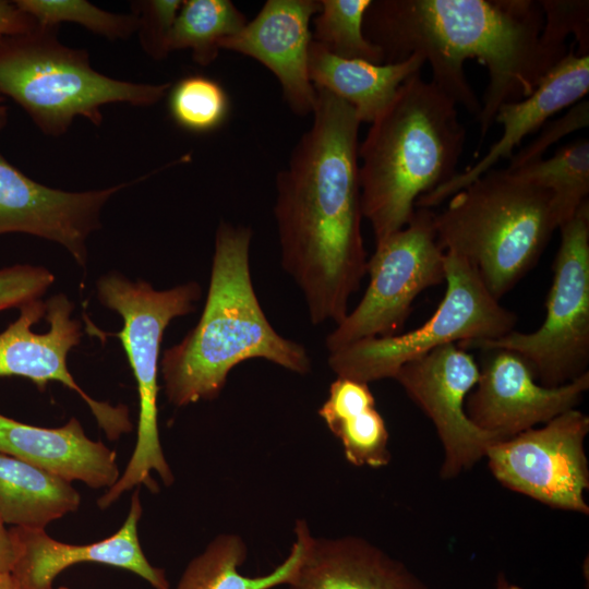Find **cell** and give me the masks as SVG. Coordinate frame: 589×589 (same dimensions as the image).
Wrapping results in <instances>:
<instances>
[{"label":"cell","mask_w":589,"mask_h":589,"mask_svg":"<svg viewBox=\"0 0 589 589\" xmlns=\"http://www.w3.org/2000/svg\"><path fill=\"white\" fill-rule=\"evenodd\" d=\"M7 122L8 111L1 112L0 133ZM151 175L105 189L69 192L33 180L0 152V235L26 233L59 243L85 269L86 241L100 228L104 205Z\"/></svg>","instance_id":"cell-14"},{"label":"cell","mask_w":589,"mask_h":589,"mask_svg":"<svg viewBox=\"0 0 589 589\" xmlns=\"http://www.w3.org/2000/svg\"><path fill=\"white\" fill-rule=\"evenodd\" d=\"M480 376V366L457 344L438 347L404 364L394 376L409 398L431 419L444 449L443 479L456 478L485 457L500 440L478 429L465 402Z\"/></svg>","instance_id":"cell-13"},{"label":"cell","mask_w":589,"mask_h":589,"mask_svg":"<svg viewBox=\"0 0 589 589\" xmlns=\"http://www.w3.org/2000/svg\"><path fill=\"white\" fill-rule=\"evenodd\" d=\"M37 22L14 1L0 0V37L31 32Z\"/></svg>","instance_id":"cell-34"},{"label":"cell","mask_w":589,"mask_h":589,"mask_svg":"<svg viewBox=\"0 0 589 589\" xmlns=\"http://www.w3.org/2000/svg\"><path fill=\"white\" fill-rule=\"evenodd\" d=\"M425 63L420 55L375 64L335 56L315 41L309 49V76L316 88L325 89L349 104L362 122L372 123L388 106L399 86Z\"/></svg>","instance_id":"cell-21"},{"label":"cell","mask_w":589,"mask_h":589,"mask_svg":"<svg viewBox=\"0 0 589 589\" xmlns=\"http://www.w3.org/2000/svg\"><path fill=\"white\" fill-rule=\"evenodd\" d=\"M143 508L140 489L133 492L128 516L110 537L88 544H69L51 538L46 530L10 528L19 555L11 576L16 589H53L55 578L70 566L99 563L130 570L154 589H170L165 570L146 558L139 539Z\"/></svg>","instance_id":"cell-17"},{"label":"cell","mask_w":589,"mask_h":589,"mask_svg":"<svg viewBox=\"0 0 589 589\" xmlns=\"http://www.w3.org/2000/svg\"><path fill=\"white\" fill-rule=\"evenodd\" d=\"M168 110L180 128L208 133L226 122L230 101L220 83L205 75L190 74L171 84Z\"/></svg>","instance_id":"cell-28"},{"label":"cell","mask_w":589,"mask_h":589,"mask_svg":"<svg viewBox=\"0 0 589 589\" xmlns=\"http://www.w3.org/2000/svg\"><path fill=\"white\" fill-rule=\"evenodd\" d=\"M19 549L11 529L0 518V574H11L16 563Z\"/></svg>","instance_id":"cell-35"},{"label":"cell","mask_w":589,"mask_h":589,"mask_svg":"<svg viewBox=\"0 0 589 589\" xmlns=\"http://www.w3.org/2000/svg\"><path fill=\"white\" fill-rule=\"evenodd\" d=\"M433 215L418 208L402 229L376 243L366 263L369 286L358 305L327 335L328 353L362 339L396 335L414 299L445 281V252L436 240Z\"/></svg>","instance_id":"cell-10"},{"label":"cell","mask_w":589,"mask_h":589,"mask_svg":"<svg viewBox=\"0 0 589 589\" xmlns=\"http://www.w3.org/2000/svg\"><path fill=\"white\" fill-rule=\"evenodd\" d=\"M53 281L55 275L44 266L16 264L0 268V312L40 299Z\"/></svg>","instance_id":"cell-32"},{"label":"cell","mask_w":589,"mask_h":589,"mask_svg":"<svg viewBox=\"0 0 589 589\" xmlns=\"http://www.w3.org/2000/svg\"><path fill=\"white\" fill-rule=\"evenodd\" d=\"M0 589H16L11 574H0Z\"/></svg>","instance_id":"cell-36"},{"label":"cell","mask_w":589,"mask_h":589,"mask_svg":"<svg viewBox=\"0 0 589 589\" xmlns=\"http://www.w3.org/2000/svg\"><path fill=\"white\" fill-rule=\"evenodd\" d=\"M251 239L245 226L221 221L216 229L202 315L159 362L165 395L176 407L216 399L229 372L249 359H265L300 375L311 371L305 347L279 335L261 306L250 272Z\"/></svg>","instance_id":"cell-3"},{"label":"cell","mask_w":589,"mask_h":589,"mask_svg":"<svg viewBox=\"0 0 589 589\" xmlns=\"http://www.w3.org/2000/svg\"><path fill=\"white\" fill-rule=\"evenodd\" d=\"M480 376L465 402L469 420L500 441L510 438L575 409L589 388V371L556 387L539 384L517 352L482 350Z\"/></svg>","instance_id":"cell-15"},{"label":"cell","mask_w":589,"mask_h":589,"mask_svg":"<svg viewBox=\"0 0 589 589\" xmlns=\"http://www.w3.org/2000/svg\"><path fill=\"white\" fill-rule=\"evenodd\" d=\"M310 128L276 176L274 217L281 266L312 324L340 323L366 274L361 233L359 121L353 108L316 88Z\"/></svg>","instance_id":"cell-2"},{"label":"cell","mask_w":589,"mask_h":589,"mask_svg":"<svg viewBox=\"0 0 589 589\" xmlns=\"http://www.w3.org/2000/svg\"><path fill=\"white\" fill-rule=\"evenodd\" d=\"M553 281L542 325L532 333L515 329L495 339L457 344L462 349H508L530 365L546 387L564 385L588 372L589 364V202L561 227Z\"/></svg>","instance_id":"cell-9"},{"label":"cell","mask_w":589,"mask_h":589,"mask_svg":"<svg viewBox=\"0 0 589 589\" xmlns=\"http://www.w3.org/2000/svg\"><path fill=\"white\" fill-rule=\"evenodd\" d=\"M445 294L433 315L401 335L366 338L328 354L337 375L366 383L394 378L404 364L432 350L472 340L495 339L515 329L517 316L502 306L473 267L445 252Z\"/></svg>","instance_id":"cell-8"},{"label":"cell","mask_w":589,"mask_h":589,"mask_svg":"<svg viewBox=\"0 0 589 589\" xmlns=\"http://www.w3.org/2000/svg\"><path fill=\"white\" fill-rule=\"evenodd\" d=\"M39 26L59 28L61 23H75L110 40L128 39L137 31V16L131 12L105 11L85 0H15Z\"/></svg>","instance_id":"cell-29"},{"label":"cell","mask_w":589,"mask_h":589,"mask_svg":"<svg viewBox=\"0 0 589 589\" xmlns=\"http://www.w3.org/2000/svg\"><path fill=\"white\" fill-rule=\"evenodd\" d=\"M318 416L341 442L350 464L380 468L389 462L388 431L369 384L337 377Z\"/></svg>","instance_id":"cell-23"},{"label":"cell","mask_w":589,"mask_h":589,"mask_svg":"<svg viewBox=\"0 0 589 589\" xmlns=\"http://www.w3.org/2000/svg\"><path fill=\"white\" fill-rule=\"evenodd\" d=\"M371 1L321 0L313 20L312 40L335 56L383 64L381 49L363 33V19Z\"/></svg>","instance_id":"cell-27"},{"label":"cell","mask_w":589,"mask_h":589,"mask_svg":"<svg viewBox=\"0 0 589 589\" xmlns=\"http://www.w3.org/2000/svg\"><path fill=\"white\" fill-rule=\"evenodd\" d=\"M544 23L541 41L550 49L567 52L565 39L574 35L577 53L589 56V2L587 0H540Z\"/></svg>","instance_id":"cell-30"},{"label":"cell","mask_w":589,"mask_h":589,"mask_svg":"<svg viewBox=\"0 0 589 589\" xmlns=\"http://www.w3.org/2000/svg\"><path fill=\"white\" fill-rule=\"evenodd\" d=\"M589 417L568 410L542 428L489 446L488 465L504 486L548 506L588 515L589 488L585 438Z\"/></svg>","instance_id":"cell-11"},{"label":"cell","mask_w":589,"mask_h":589,"mask_svg":"<svg viewBox=\"0 0 589 589\" xmlns=\"http://www.w3.org/2000/svg\"><path fill=\"white\" fill-rule=\"evenodd\" d=\"M181 4L180 0H145L132 4L141 46L154 60H163L170 53L169 38Z\"/></svg>","instance_id":"cell-31"},{"label":"cell","mask_w":589,"mask_h":589,"mask_svg":"<svg viewBox=\"0 0 589 589\" xmlns=\"http://www.w3.org/2000/svg\"><path fill=\"white\" fill-rule=\"evenodd\" d=\"M302 557L288 589H426L401 563L359 537L312 534L299 519Z\"/></svg>","instance_id":"cell-19"},{"label":"cell","mask_w":589,"mask_h":589,"mask_svg":"<svg viewBox=\"0 0 589 589\" xmlns=\"http://www.w3.org/2000/svg\"><path fill=\"white\" fill-rule=\"evenodd\" d=\"M74 304L64 293L29 301L17 318L0 333V376H20L44 392L59 382L87 404L98 426L111 441L133 429L129 408L98 401L86 394L68 369L67 358L82 338L80 321L72 317Z\"/></svg>","instance_id":"cell-12"},{"label":"cell","mask_w":589,"mask_h":589,"mask_svg":"<svg viewBox=\"0 0 589 589\" xmlns=\"http://www.w3.org/2000/svg\"><path fill=\"white\" fill-rule=\"evenodd\" d=\"M563 224L550 190L506 169H490L433 215L440 247L464 257L496 300L533 268Z\"/></svg>","instance_id":"cell-5"},{"label":"cell","mask_w":589,"mask_h":589,"mask_svg":"<svg viewBox=\"0 0 589 589\" xmlns=\"http://www.w3.org/2000/svg\"><path fill=\"white\" fill-rule=\"evenodd\" d=\"M0 453L96 490L110 489L121 474L116 450L91 440L74 417L43 428L0 413Z\"/></svg>","instance_id":"cell-20"},{"label":"cell","mask_w":589,"mask_h":589,"mask_svg":"<svg viewBox=\"0 0 589 589\" xmlns=\"http://www.w3.org/2000/svg\"><path fill=\"white\" fill-rule=\"evenodd\" d=\"M589 91V56L572 48L540 81L528 97L501 105L494 122L502 124L501 137L488 153L465 171L420 196L418 208L438 206L453 194L493 169L504 158L510 159L524 137L541 128L560 110L578 103Z\"/></svg>","instance_id":"cell-18"},{"label":"cell","mask_w":589,"mask_h":589,"mask_svg":"<svg viewBox=\"0 0 589 589\" xmlns=\"http://www.w3.org/2000/svg\"><path fill=\"white\" fill-rule=\"evenodd\" d=\"M58 589H70V588H67V587H60V588H58Z\"/></svg>","instance_id":"cell-39"},{"label":"cell","mask_w":589,"mask_h":589,"mask_svg":"<svg viewBox=\"0 0 589 589\" xmlns=\"http://www.w3.org/2000/svg\"><path fill=\"white\" fill-rule=\"evenodd\" d=\"M496 589H521L520 587L516 586V585H512L509 584L505 578L504 576H500L498 577V580H497V587Z\"/></svg>","instance_id":"cell-37"},{"label":"cell","mask_w":589,"mask_h":589,"mask_svg":"<svg viewBox=\"0 0 589 589\" xmlns=\"http://www.w3.org/2000/svg\"><path fill=\"white\" fill-rule=\"evenodd\" d=\"M466 141L457 104L421 73L372 122L358 157L362 215L375 244L402 229L420 196L454 178Z\"/></svg>","instance_id":"cell-4"},{"label":"cell","mask_w":589,"mask_h":589,"mask_svg":"<svg viewBox=\"0 0 589 589\" xmlns=\"http://www.w3.org/2000/svg\"><path fill=\"white\" fill-rule=\"evenodd\" d=\"M58 29L38 25L0 37V98L15 101L45 135L65 134L77 117L100 125L105 105L149 107L168 94L170 82L134 83L96 71L88 52L63 45Z\"/></svg>","instance_id":"cell-6"},{"label":"cell","mask_w":589,"mask_h":589,"mask_svg":"<svg viewBox=\"0 0 589 589\" xmlns=\"http://www.w3.org/2000/svg\"><path fill=\"white\" fill-rule=\"evenodd\" d=\"M80 504L72 482L0 453V518L5 525L46 530Z\"/></svg>","instance_id":"cell-22"},{"label":"cell","mask_w":589,"mask_h":589,"mask_svg":"<svg viewBox=\"0 0 589 589\" xmlns=\"http://www.w3.org/2000/svg\"><path fill=\"white\" fill-rule=\"evenodd\" d=\"M247 22L229 0H184L170 34V52L190 50L195 63L207 67L217 59L220 43Z\"/></svg>","instance_id":"cell-25"},{"label":"cell","mask_w":589,"mask_h":589,"mask_svg":"<svg viewBox=\"0 0 589 589\" xmlns=\"http://www.w3.org/2000/svg\"><path fill=\"white\" fill-rule=\"evenodd\" d=\"M96 288L99 302L123 320L122 329L111 335L121 341L139 395L133 453L117 482L97 500L98 507L106 509L124 492L142 484L157 493L159 486L152 477L153 471L166 486L175 481L158 430L160 345L171 321L195 310L202 288L196 281H189L167 290H156L145 280L132 281L117 272L99 277Z\"/></svg>","instance_id":"cell-7"},{"label":"cell","mask_w":589,"mask_h":589,"mask_svg":"<svg viewBox=\"0 0 589 589\" xmlns=\"http://www.w3.org/2000/svg\"><path fill=\"white\" fill-rule=\"evenodd\" d=\"M510 172L550 190L565 223L588 200L589 142L587 139L573 141L556 149L551 157L526 164Z\"/></svg>","instance_id":"cell-26"},{"label":"cell","mask_w":589,"mask_h":589,"mask_svg":"<svg viewBox=\"0 0 589 589\" xmlns=\"http://www.w3.org/2000/svg\"><path fill=\"white\" fill-rule=\"evenodd\" d=\"M589 124V101L579 100L565 115L543 124L541 133L527 146L514 154L506 168L508 171L543 158V154L554 143L569 133L584 129Z\"/></svg>","instance_id":"cell-33"},{"label":"cell","mask_w":589,"mask_h":589,"mask_svg":"<svg viewBox=\"0 0 589 589\" xmlns=\"http://www.w3.org/2000/svg\"><path fill=\"white\" fill-rule=\"evenodd\" d=\"M302 549V541L294 533L290 553L283 563L268 574L251 577L239 572L248 556L244 540L235 533H221L190 561L175 589H273L288 585L298 570Z\"/></svg>","instance_id":"cell-24"},{"label":"cell","mask_w":589,"mask_h":589,"mask_svg":"<svg viewBox=\"0 0 589 589\" xmlns=\"http://www.w3.org/2000/svg\"><path fill=\"white\" fill-rule=\"evenodd\" d=\"M543 23L534 0H372L363 33L384 63L428 61L432 82L484 137L498 107L532 94L567 53L543 45Z\"/></svg>","instance_id":"cell-1"},{"label":"cell","mask_w":589,"mask_h":589,"mask_svg":"<svg viewBox=\"0 0 589 589\" xmlns=\"http://www.w3.org/2000/svg\"><path fill=\"white\" fill-rule=\"evenodd\" d=\"M3 100L2 98H0V113L1 112H4V111H8V108L7 106L3 104Z\"/></svg>","instance_id":"cell-38"},{"label":"cell","mask_w":589,"mask_h":589,"mask_svg":"<svg viewBox=\"0 0 589 589\" xmlns=\"http://www.w3.org/2000/svg\"><path fill=\"white\" fill-rule=\"evenodd\" d=\"M321 0H267L253 20L219 47L255 59L278 80L292 112H313L316 89L309 76L310 24Z\"/></svg>","instance_id":"cell-16"}]
</instances>
